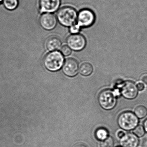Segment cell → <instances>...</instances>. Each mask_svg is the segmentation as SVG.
<instances>
[{
  "instance_id": "obj_7",
  "label": "cell",
  "mask_w": 147,
  "mask_h": 147,
  "mask_svg": "<svg viewBox=\"0 0 147 147\" xmlns=\"http://www.w3.org/2000/svg\"><path fill=\"white\" fill-rule=\"evenodd\" d=\"M137 85L130 81L124 82L121 87V93L123 97L128 99H134L137 97L138 93Z\"/></svg>"
},
{
  "instance_id": "obj_3",
  "label": "cell",
  "mask_w": 147,
  "mask_h": 147,
  "mask_svg": "<svg viewBox=\"0 0 147 147\" xmlns=\"http://www.w3.org/2000/svg\"><path fill=\"white\" fill-rule=\"evenodd\" d=\"M117 122L121 128L130 131L134 129L138 126L139 119L135 114L130 111H126L120 115Z\"/></svg>"
},
{
  "instance_id": "obj_11",
  "label": "cell",
  "mask_w": 147,
  "mask_h": 147,
  "mask_svg": "<svg viewBox=\"0 0 147 147\" xmlns=\"http://www.w3.org/2000/svg\"><path fill=\"white\" fill-rule=\"evenodd\" d=\"M139 143L138 136L132 133L125 134L120 140V144L122 147H137Z\"/></svg>"
},
{
  "instance_id": "obj_26",
  "label": "cell",
  "mask_w": 147,
  "mask_h": 147,
  "mask_svg": "<svg viewBox=\"0 0 147 147\" xmlns=\"http://www.w3.org/2000/svg\"></svg>"
},
{
  "instance_id": "obj_14",
  "label": "cell",
  "mask_w": 147,
  "mask_h": 147,
  "mask_svg": "<svg viewBox=\"0 0 147 147\" xmlns=\"http://www.w3.org/2000/svg\"><path fill=\"white\" fill-rule=\"evenodd\" d=\"M3 3L7 9L13 10L18 7L19 0H3Z\"/></svg>"
},
{
  "instance_id": "obj_25",
  "label": "cell",
  "mask_w": 147,
  "mask_h": 147,
  "mask_svg": "<svg viewBox=\"0 0 147 147\" xmlns=\"http://www.w3.org/2000/svg\"><path fill=\"white\" fill-rule=\"evenodd\" d=\"M74 147H87L85 145L82 144H78L75 145Z\"/></svg>"
},
{
  "instance_id": "obj_21",
  "label": "cell",
  "mask_w": 147,
  "mask_h": 147,
  "mask_svg": "<svg viewBox=\"0 0 147 147\" xmlns=\"http://www.w3.org/2000/svg\"><path fill=\"white\" fill-rule=\"evenodd\" d=\"M140 79L144 85L147 87V73H144V74H142L141 76Z\"/></svg>"
},
{
  "instance_id": "obj_18",
  "label": "cell",
  "mask_w": 147,
  "mask_h": 147,
  "mask_svg": "<svg viewBox=\"0 0 147 147\" xmlns=\"http://www.w3.org/2000/svg\"><path fill=\"white\" fill-rule=\"evenodd\" d=\"M134 134L138 137H142L145 133V130L144 127H142L141 125L137 126L134 129Z\"/></svg>"
},
{
  "instance_id": "obj_16",
  "label": "cell",
  "mask_w": 147,
  "mask_h": 147,
  "mask_svg": "<svg viewBox=\"0 0 147 147\" xmlns=\"http://www.w3.org/2000/svg\"><path fill=\"white\" fill-rule=\"evenodd\" d=\"M135 114L140 119L144 118L147 115L146 108L143 106H138L135 110Z\"/></svg>"
},
{
  "instance_id": "obj_13",
  "label": "cell",
  "mask_w": 147,
  "mask_h": 147,
  "mask_svg": "<svg viewBox=\"0 0 147 147\" xmlns=\"http://www.w3.org/2000/svg\"><path fill=\"white\" fill-rule=\"evenodd\" d=\"M93 71L92 65L89 63H84L80 66V72L84 76H88L90 75Z\"/></svg>"
},
{
  "instance_id": "obj_1",
  "label": "cell",
  "mask_w": 147,
  "mask_h": 147,
  "mask_svg": "<svg viewBox=\"0 0 147 147\" xmlns=\"http://www.w3.org/2000/svg\"><path fill=\"white\" fill-rule=\"evenodd\" d=\"M78 16L76 10L71 7H63L57 13V18L59 21L65 26H71L74 25Z\"/></svg>"
},
{
  "instance_id": "obj_10",
  "label": "cell",
  "mask_w": 147,
  "mask_h": 147,
  "mask_svg": "<svg viewBox=\"0 0 147 147\" xmlns=\"http://www.w3.org/2000/svg\"><path fill=\"white\" fill-rule=\"evenodd\" d=\"M61 3V0H40L39 5L41 12L53 13L57 11Z\"/></svg>"
},
{
  "instance_id": "obj_5",
  "label": "cell",
  "mask_w": 147,
  "mask_h": 147,
  "mask_svg": "<svg viewBox=\"0 0 147 147\" xmlns=\"http://www.w3.org/2000/svg\"><path fill=\"white\" fill-rule=\"evenodd\" d=\"M95 15L92 10L84 9L78 14V24L81 27L90 26L95 22Z\"/></svg>"
},
{
  "instance_id": "obj_24",
  "label": "cell",
  "mask_w": 147,
  "mask_h": 147,
  "mask_svg": "<svg viewBox=\"0 0 147 147\" xmlns=\"http://www.w3.org/2000/svg\"><path fill=\"white\" fill-rule=\"evenodd\" d=\"M143 126H144V129H145V131H146L147 133V119L145 121V122H144Z\"/></svg>"
},
{
  "instance_id": "obj_20",
  "label": "cell",
  "mask_w": 147,
  "mask_h": 147,
  "mask_svg": "<svg viewBox=\"0 0 147 147\" xmlns=\"http://www.w3.org/2000/svg\"><path fill=\"white\" fill-rule=\"evenodd\" d=\"M80 27L78 24H74L71 26L70 31L71 33L73 34H76L80 32Z\"/></svg>"
},
{
  "instance_id": "obj_6",
  "label": "cell",
  "mask_w": 147,
  "mask_h": 147,
  "mask_svg": "<svg viewBox=\"0 0 147 147\" xmlns=\"http://www.w3.org/2000/svg\"><path fill=\"white\" fill-rule=\"evenodd\" d=\"M66 42L68 46L75 51H80L84 49L86 43L85 38L82 35L78 34L70 35L67 38Z\"/></svg>"
},
{
  "instance_id": "obj_4",
  "label": "cell",
  "mask_w": 147,
  "mask_h": 147,
  "mask_svg": "<svg viewBox=\"0 0 147 147\" xmlns=\"http://www.w3.org/2000/svg\"><path fill=\"white\" fill-rule=\"evenodd\" d=\"M98 102L104 109L109 110L115 108L116 104V96L113 91L106 89L101 91L98 96Z\"/></svg>"
},
{
  "instance_id": "obj_17",
  "label": "cell",
  "mask_w": 147,
  "mask_h": 147,
  "mask_svg": "<svg viewBox=\"0 0 147 147\" xmlns=\"http://www.w3.org/2000/svg\"><path fill=\"white\" fill-rule=\"evenodd\" d=\"M114 141L111 137H108L104 140L102 141L100 144V147H114Z\"/></svg>"
},
{
  "instance_id": "obj_8",
  "label": "cell",
  "mask_w": 147,
  "mask_h": 147,
  "mask_svg": "<svg viewBox=\"0 0 147 147\" xmlns=\"http://www.w3.org/2000/svg\"><path fill=\"white\" fill-rule=\"evenodd\" d=\"M63 71L66 76L74 77L76 76L78 71V64L74 59L69 58L66 60L64 63Z\"/></svg>"
},
{
  "instance_id": "obj_12",
  "label": "cell",
  "mask_w": 147,
  "mask_h": 147,
  "mask_svg": "<svg viewBox=\"0 0 147 147\" xmlns=\"http://www.w3.org/2000/svg\"><path fill=\"white\" fill-rule=\"evenodd\" d=\"M46 47L49 51H54L59 50L62 45V42L59 38L56 36H51L46 41Z\"/></svg>"
},
{
  "instance_id": "obj_19",
  "label": "cell",
  "mask_w": 147,
  "mask_h": 147,
  "mask_svg": "<svg viewBox=\"0 0 147 147\" xmlns=\"http://www.w3.org/2000/svg\"><path fill=\"white\" fill-rule=\"evenodd\" d=\"M61 53L65 56H69L71 54V49L66 45L63 46L61 49Z\"/></svg>"
},
{
  "instance_id": "obj_23",
  "label": "cell",
  "mask_w": 147,
  "mask_h": 147,
  "mask_svg": "<svg viewBox=\"0 0 147 147\" xmlns=\"http://www.w3.org/2000/svg\"><path fill=\"white\" fill-rule=\"evenodd\" d=\"M125 135V133L124 132L122 131H120L117 133V136L118 138L121 139L122 138H123L124 136Z\"/></svg>"
},
{
  "instance_id": "obj_2",
  "label": "cell",
  "mask_w": 147,
  "mask_h": 147,
  "mask_svg": "<svg viewBox=\"0 0 147 147\" xmlns=\"http://www.w3.org/2000/svg\"><path fill=\"white\" fill-rule=\"evenodd\" d=\"M63 57L61 53L57 51L49 53L44 59L45 67L51 71L58 70L63 66Z\"/></svg>"
},
{
  "instance_id": "obj_22",
  "label": "cell",
  "mask_w": 147,
  "mask_h": 147,
  "mask_svg": "<svg viewBox=\"0 0 147 147\" xmlns=\"http://www.w3.org/2000/svg\"><path fill=\"white\" fill-rule=\"evenodd\" d=\"M137 87L139 90L142 91L145 88V85L142 83H139L137 84Z\"/></svg>"
},
{
  "instance_id": "obj_15",
  "label": "cell",
  "mask_w": 147,
  "mask_h": 147,
  "mask_svg": "<svg viewBox=\"0 0 147 147\" xmlns=\"http://www.w3.org/2000/svg\"><path fill=\"white\" fill-rule=\"evenodd\" d=\"M108 130L104 128L98 129L96 132V137L99 140L102 141L108 137Z\"/></svg>"
},
{
  "instance_id": "obj_9",
  "label": "cell",
  "mask_w": 147,
  "mask_h": 147,
  "mask_svg": "<svg viewBox=\"0 0 147 147\" xmlns=\"http://www.w3.org/2000/svg\"><path fill=\"white\" fill-rule=\"evenodd\" d=\"M40 23L44 29L47 30H52L55 28L57 25V18L53 14L46 13L40 16Z\"/></svg>"
}]
</instances>
